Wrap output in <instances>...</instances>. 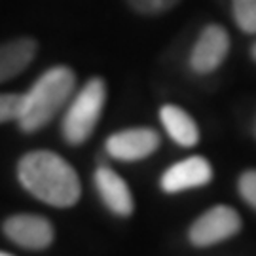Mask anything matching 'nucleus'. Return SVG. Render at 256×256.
Wrapping results in <instances>:
<instances>
[{
    "label": "nucleus",
    "instance_id": "14",
    "mask_svg": "<svg viewBox=\"0 0 256 256\" xmlns=\"http://www.w3.org/2000/svg\"><path fill=\"white\" fill-rule=\"evenodd\" d=\"M129 6L144 16H156V14H164L167 10L174 8L180 0H128Z\"/></svg>",
    "mask_w": 256,
    "mask_h": 256
},
{
    "label": "nucleus",
    "instance_id": "6",
    "mask_svg": "<svg viewBox=\"0 0 256 256\" xmlns=\"http://www.w3.org/2000/svg\"><path fill=\"white\" fill-rule=\"evenodd\" d=\"M160 146L158 131L150 128H133L124 129L106 138V152L114 160L122 162H137L152 156Z\"/></svg>",
    "mask_w": 256,
    "mask_h": 256
},
{
    "label": "nucleus",
    "instance_id": "10",
    "mask_svg": "<svg viewBox=\"0 0 256 256\" xmlns=\"http://www.w3.org/2000/svg\"><path fill=\"white\" fill-rule=\"evenodd\" d=\"M38 50L36 40L18 38L6 44H0V84L16 78L27 68L34 59Z\"/></svg>",
    "mask_w": 256,
    "mask_h": 256
},
{
    "label": "nucleus",
    "instance_id": "8",
    "mask_svg": "<svg viewBox=\"0 0 256 256\" xmlns=\"http://www.w3.org/2000/svg\"><path fill=\"white\" fill-rule=\"evenodd\" d=\"M210 178H212V167L209 162L202 156H192V158H186L182 162L171 165L162 174L160 184L164 192L176 194L205 186L210 182Z\"/></svg>",
    "mask_w": 256,
    "mask_h": 256
},
{
    "label": "nucleus",
    "instance_id": "9",
    "mask_svg": "<svg viewBox=\"0 0 256 256\" xmlns=\"http://www.w3.org/2000/svg\"><path fill=\"white\" fill-rule=\"evenodd\" d=\"M95 188L101 196L102 203L114 214L129 216L133 212L135 203H133V196L129 192V186L110 167H99L95 171Z\"/></svg>",
    "mask_w": 256,
    "mask_h": 256
},
{
    "label": "nucleus",
    "instance_id": "15",
    "mask_svg": "<svg viewBox=\"0 0 256 256\" xmlns=\"http://www.w3.org/2000/svg\"><path fill=\"white\" fill-rule=\"evenodd\" d=\"M238 190L241 198L256 210V169H248L239 176Z\"/></svg>",
    "mask_w": 256,
    "mask_h": 256
},
{
    "label": "nucleus",
    "instance_id": "12",
    "mask_svg": "<svg viewBox=\"0 0 256 256\" xmlns=\"http://www.w3.org/2000/svg\"><path fill=\"white\" fill-rule=\"evenodd\" d=\"M232 12L238 27L247 32H256V0H232Z\"/></svg>",
    "mask_w": 256,
    "mask_h": 256
},
{
    "label": "nucleus",
    "instance_id": "13",
    "mask_svg": "<svg viewBox=\"0 0 256 256\" xmlns=\"http://www.w3.org/2000/svg\"><path fill=\"white\" fill-rule=\"evenodd\" d=\"M21 108H23V95L0 93V124L10 120H19Z\"/></svg>",
    "mask_w": 256,
    "mask_h": 256
},
{
    "label": "nucleus",
    "instance_id": "11",
    "mask_svg": "<svg viewBox=\"0 0 256 256\" xmlns=\"http://www.w3.org/2000/svg\"><path fill=\"white\" fill-rule=\"evenodd\" d=\"M160 120L164 124L167 135L173 138L178 146L192 148L200 142V129L192 116L176 104H165L160 110Z\"/></svg>",
    "mask_w": 256,
    "mask_h": 256
},
{
    "label": "nucleus",
    "instance_id": "7",
    "mask_svg": "<svg viewBox=\"0 0 256 256\" xmlns=\"http://www.w3.org/2000/svg\"><path fill=\"white\" fill-rule=\"evenodd\" d=\"M4 234L10 241L30 250H42L54 241V226L38 214H16L4 222Z\"/></svg>",
    "mask_w": 256,
    "mask_h": 256
},
{
    "label": "nucleus",
    "instance_id": "18",
    "mask_svg": "<svg viewBox=\"0 0 256 256\" xmlns=\"http://www.w3.org/2000/svg\"><path fill=\"white\" fill-rule=\"evenodd\" d=\"M254 137H256V122H254Z\"/></svg>",
    "mask_w": 256,
    "mask_h": 256
},
{
    "label": "nucleus",
    "instance_id": "2",
    "mask_svg": "<svg viewBox=\"0 0 256 256\" xmlns=\"http://www.w3.org/2000/svg\"><path fill=\"white\" fill-rule=\"evenodd\" d=\"M76 74L68 66H54L38 78L23 95V108L18 124L25 133H34L48 126L70 99Z\"/></svg>",
    "mask_w": 256,
    "mask_h": 256
},
{
    "label": "nucleus",
    "instance_id": "1",
    "mask_svg": "<svg viewBox=\"0 0 256 256\" xmlns=\"http://www.w3.org/2000/svg\"><path fill=\"white\" fill-rule=\"evenodd\" d=\"M18 176L27 192L54 207H72L82 194L74 167L50 150H34L23 156L18 165Z\"/></svg>",
    "mask_w": 256,
    "mask_h": 256
},
{
    "label": "nucleus",
    "instance_id": "4",
    "mask_svg": "<svg viewBox=\"0 0 256 256\" xmlns=\"http://www.w3.org/2000/svg\"><path fill=\"white\" fill-rule=\"evenodd\" d=\"M241 230V218L228 205H216L203 212L188 232V239L196 247H212L234 238Z\"/></svg>",
    "mask_w": 256,
    "mask_h": 256
},
{
    "label": "nucleus",
    "instance_id": "17",
    "mask_svg": "<svg viewBox=\"0 0 256 256\" xmlns=\"http://www.w3.org/2000/svg\"><path fill=\"white\" fill-rule=\"evenodd\" d=\"M0 256H12V254H8V252H0Z\"/></svg>",
    "mask_w": 256,
    "mask_h": 256
},
{
    "label": "nucleus",
    "instance_id": "16",
    "mask_svg": "<svg viewBox=\"0 0 256 256\" xmlns=\"http://www.w3.org/2000/svg\"><path fill=\"white\" fill-rule=\"evenodd\" d=\"M250 55H252V59L256 61V42L252 44V48H250Z\"/></svg>",
    "mask_w": 256,
    "mask_h": 256
},
{
    "label": "nucleus",
    "instance_id": "5",
    "mask_svg": "<svg viewBox=\"0 0 256 256\" xmlns=\"http://www.w3.org/2000/svg\"><path fill=\"white\" fill-rule=\"evenodd\" d=\"M230 52L228 30L220 25H207L196 40L190 54V68L198 74H210L224 63Z\"/></svg>",
    "mask_w": 256,
    "mask_h": 256
},
{
    "label": "nucleus",
    "instance_id": "3",
    "mask_svg": "<svg viewBox=\"0 0 256 256\" xmlns=\"http://www.w3.org/2000/svg\"><path fill=\"white\" fill-rule=\"evenodd\" d=\"M106 101V86L101 78H92L78 92L63 118V137L68 144H82L92 137L97 122L101 120Z\"/></svg>",
    "mask_w": 256,
    "mask_h": 256
}]
</instances>
